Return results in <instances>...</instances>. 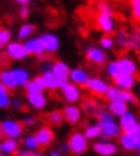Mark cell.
<instances>
[{"label": "cell", "mask_w": 140, "mask_h": 156, "mask_svg": "<svg viewBox=\"0 0 140 156\" xmlns=\"http://www.w3.org/2000/svg\"><path fill=\"white\" fill-rule=\"evenodd\" d=\"M67 143H69L70 153H73V155H76V156L84 155L90 147L89 140L84 137V135H83L82 130H75V132L70 133Z\"/></svg>", "instance_id": "cell-1"}, {"label": "cell", "mask_w": 140, "mask_h": 156, "mask_svg": "<svg viewBox=\"0 0 140 156\" xmlns=\"http://www.w3.org/2000/svg\"><path fill=\"white\" fill-rule=\"evenodd\" d=\"M104 98L107 99V102H124L127 105L137 103V96L133 92H130V90H121L113 85H110Z\"/></svg>", "instance_id": "cell-2"}, {"label": "cell", "mask_w": 140, "mask_h": 156, "mask_svg": "<svg viewBox=\"0 0 140 156\" xmlns=\"http://www.w3.org/2000/svg\"><path fill=\"white\" fill-rule=\"evenodd\" d=\"M60 93L63 96V99L67 105H77L80 100L83 99V92L82 87L73 85L72 82H61L60 83Z\"/></svg>", "instance_id": "cell-3"}, {"label": "cell", "mask_w": 140, "mask_h": 156, "mask_svg": "<svg viewBox=\"0 0 140 156\" xmlns=\"http://www.w3.org/2000/svg\"><path fill=\"white\" fill-rule=\"evenodd\" d=\"M119 126H120L121 132L123 133H129V135H135L137 136L140 133V122L137 116L133 112H126V113L119 118Z\"/></svg>", "instance_id": "cell-4"}, {"label": "cell", "mask_w": 140, "mask_h": 156, "mask_svg": "<svg viewBox=\"0 0 140 156\" xmlns=\"http://www.w3.org/2000/svg\"><path fill=\"white\" fill-rule=\"evenodd\" d=\"M114 46L120 48L121 50H131V52H140V44L135 40L131 33L126 32L124 29H120L116 32Z\"/></svg>", "instance_id": "cell-5"}, {"label": "cell", "mask_w": 140, "mask_h": 156, "mask_svg": "<svg viewBox=\"0 0 140 156\" xmlns=\"http://www.w3.org/2000/svg\"><path fill=\"white\" fill-rule=\"evenodd\" d=\"M23 44L29 56H36V59H39L40 62L46 60L47 55L44 52V46H43L40 36H33V37L27 39L26 42H23Z\"/></svg>", "instance_id": "cell-6"}, {"label": "cell", "mask_w": 140, "mask_h": 156, "mask_svg": "<svg viewBox=\"0 0 140 156\" xmlns=\"http://www.w3.org/2000/svg\"><path fill=\"white\" fill-rule=\"evenodd\" d=\"M83 87H86L92 95L97 96V98H104L107 89L110 87V83H109L106 79H103V77H99V76H90L89 80L86 82V85H84Z\"/></svg>", "instance_id": "cell-7"}, {"label": "cell", "mask_w": 140, "mask_h": 156, "mask_svg": "<svg viewBox=\"0 0 140 156\" xmlns=\"http://www.w3.org/2000/svg\"><path fill=\"white\" fill-rule=\"evenodd\" d=\"M0 126L3 129L6 137L19 140L20 137L23 136V132H24L23 125L19 120H16V119H5V120L0 122Z\"/></svg>", "instance_id": "cell-8"}, {"label": "cell", "mask_w": 140, "mask_h": 156, "mask_svg": "<svg viewBox=\"0 0 140 156\" xmlns=\"http://www.w3.org/2000/svg\"><path fill=\"white\" fill-rule=\"evenodd\" d=\"M61 115H63L65 123L70 125V126H75V125L80 123L83 119V112L77 105H66L65 108L61 109Z\"/></svg>", "instance_id": "cell-9"}, {"label": "cell", "mask_w": 140, "mask_h": 156, "mask_svg": "<svg viewBox=\"0 0 140 156\" xmlns=\"http://www.w3.org/2000/svg\"><path fill=\"white\" fill-rule=\"evenodd\" d=\"M119 151V145L113 140H103L97 139L93 142V152L99 156H114Z\"/></svg>", "instance_id": "cell-10"}, {"label": "cell", "mask_w": 140, "mask_h": 156, "mask_svg": "<svg viewBox=\"0 0 140 156\" xmlns=\"http://www.w3.org/2000/svg\"><path fill=\"white\" fill-rule=\"evenodd\" d=\"M84 56L87 62H90L92 65H96V66H104L107 63V55L99 46H89L84 52Z\"/></svg>", "instance_id": "cell-11"}, {"label": "cell", "mask_w": 140, "mask_h": 156, "mask_svg": "<svg viewBox=\"0 0 140 156\" xmlns=\"http://www.w3.org/2000/svg\"><path fill=\"white\" fill-rule=\"evenodd\" d=\"M5 53L9 56L10 60L22 62L29 56L26 49H24L23 42H10L5 48Z\"/></svg>", "instance_id": "cell-12"}, {"label": "cell", "mask_w": 140, "mask_h": 156, "mask_svg": "<svg viewBox=\"0 0 140 156\" xmlns=\"http://www.w3.org/2000/svg\"><path fill=\"white\" fill-rule=\"evenodd\" d=\"M34 137H36V140L39 143V147H49L54 142L56 135H54V130L50 126H40L34 132Z\"/></svg>", "instance_id": "cell-13"}, {"label": "cell", "mask_w": 140, "mask_h": 156, "mask_svg": "<svg viewBox=\"0 0 140 156\" xmlns=\"http://www.w3.org/2000/svg\"><path fill=\"white\" fill-rule=\"evenodd\" d=\"M40 39H42V42H43L46 55L53 56V55H56L59 52V49H60V39H59L57 34L47 32V33L40 34Z\"/></svg>", "instance_id": "cell-14"}, {"label": "cell", "mask_w": 140, "mask_h": 156, "mask_svg": "<svg viewBox=\"0 0 140 156\" xmlns=\"http://www.w3.org/2000/svg\"><path fill=\"white\" fill-rule=\"evenodd\" d=\"M99 126H100V129H102L100 139H103V140H113V139H117V137L123 133L121 132V129H120V126H119V123H117L116 120L103 123V125H99Z\"/></svg>", "instance_id": "cell-15"}, {"label": "cell", "mask_w": 140, "mask_h": 156, "mask_svg": "<svg viewBox=\"0 0 140 156\" xmlns=\"http://www.w3.org/2000/svg\"><path fill=\"white\" fill-rule=\"evenodd\" d=\"M80 102H82V106H80L82 112H83V115H87V116H96V115L103 109L100 102H99L97 99H94L93 96H90V98H83Z\"/></svg>", "instance_id": "cell-16"}, {"label": "cell", "mask_w": 140, "mask_h": 156, "mask_svg": "<svg viewBox=\"0 0 140 156\" xmlns=\"http://www.w3.org/2000/svg\"><path fill=\"white\" fill-rule=\"evenodd\" d=\"M97 27L100 29V32H103L104 34H112L116 30V22L113 16L109 14H97V19H96Z\"/></svg>", "instance_id": "cell-17"}, {"label": "cell", "mask_w": 140, "mask_h": 156, "mask_svg": "<svg viewBox=\"0 0 140 156\" xmlns=\"http://www.w3.org/2000/svg\"><path fill=\"white\" fill-rule=\"evenodd\" d=\"M116 62H117V66L120 69L121 75L136 76V73H137V63L130 56H120Z\"/></svg>", "instance_id": "cell-18"}, {"label": "cell", "mask_w": 140, "mask_h": 156, "mask_svg": "<svg viewBox=\"0 0 140 156\" xmlns=\"http://www.w3.org/2000/svg\"><path fill=\"white\" fill-rule=\"evenodd\" d=\"M26 100L29 106L37 112L44 110L47 106V98L44 93H26Z\"/></svg>", "instance_id": "cell-19"}, {"label": "cell", "mask_w": 140, "mask_h": 156, "mask_svg": "<svg viewBox=\"0 0 140 156\" xmlns=\"http://www.w3.org/2000/svg\"><path fill=\"white\" fill-rule=\"evenodd\" d=\"M70 66L63 60H56L53 62L51 65V73L56 76L60 82H67L69 80V75H70Z\"/></svg>", "instance_id": "cell-20"}, {"label": "cell", "mask_w": 140, "mask_h": 156, "mask_svg": "<svg viewBox=\"0 0 140 156\" xmlns=\"http://www.w3.org/2000/svg\"><path fill=\"white\" fill-rule=\"evenodd\" d=\"M90 77V73L84 67H75L70 70V75H69V82H72L73 85L76 86H84L86 82L89 80Z\"/></svg>", "instance_id": "cell-21"}, {"label": "cell", "mask_w": 140, "mask_h": 156, "mask_svg": "<svg viewBox=\"0 0 140 156\" xmlns=\"http://www.w3.org/2000/svg\"><path fill=\"white\" fill-rule=\"evenodd\" d=\"M20 149V142L16 139H10V137H5L0 140V153L9 156V155H17V152Z\"/></svg>", "instance_id": "cell-22"}, {"label": "cell", "mask_w": 140, "mask_h": 156, "mask_svg": "<svg viewBox=\"0 0 140 156\" xmlns=\"http://www.w3.org/2000/svg\"><path fill=\"white\" fill-rule=\"evenodd\" d=\"M137 80H136V76L131 75H120L117 76L116 79H113V86H116L121 90H133V87L136 86Z\"/></svg>", "instance_id": "cell-23"}, {"label": "cell", "mask_w": 140, "mask_h": 156, "mask_svg": "<svg viewBox=\"0 0 140 156\" xmlns=\"http://www.w3.org/2000/svg\"><path fill=\"white\" fill-rule=\"evenodd\" d=\"M10 72H12V76H13L14 83H16L17 87H23V86L32 79L30 72H29L27 69H24V67H12Z\"/></svg>", "instance_id": "cell-24"}, {"label": "cell", "mask_w": 140, "mask_h": 156, "mask_svg": "<svg viewBox=\"0 0 140 156\" xmlns=\"http://www.w3.org/2000/svg\"><path fill=\"white\" fill-rule=\"evenodd\" d=\"M40 77H42L43 85H44V89H46V90H50V92H59L61 82L59 80V79H57L53 73H51V70L42 73V75H40Z\"/></svg>", "instance_id": "cell-25"}, {"label": "cell", "mask_w": 140, "mask_h": 156, "mask_svg": "<svg viewBox=\"0 0 140 156\" xmlns=\"http://www.w3.org/2000/svg\"><path fill=\"white\" fill-rule=\"evenodd\" d=\"M23 87H24V90H26V93H44V92H46L44 85H43V80H42L40 76L32 77Z\"/></svg>", "instance_id": "cell-26"}, {"label": "cell", "mask_w": 140, "mask_h": 156, "mask_svg": "<svg viewBox=\"0 0 140 156\" xmlns=\"http://www.w3.org/2000/svg\"><path fill=\"white\" fill-rule=\"evenodd\" d=\"M117 139H119V145H120L121 149H124V151H127V152H133L137 149V147H136V136L135 135L121 133Z\"/></svg>", "instance_id": "cell-27"}, {"label": "cell", "mask_w": 140, "mask_h": 156, "mask_svg": "<svg viewBox=\"0 0 140 156\" xmlns=\"http://www.w3.org/2000/svg\"><path fill=\"white\" fill-rule=\"evenodd\" d=\"M114 118H120L123 115L129 112V105L124 102H109L107 108H106Z\"/></svg>", "instance_id": "cell-28"}, {"label": "cell", "mask_w": 140, "mask_h": 156, "mask_svg": "<svg viewBox=\"0 0 140 156\" xmlns=\"http://www.w3.org/2000/svg\"><path fill=\"white\" fill-rule=\"evenodd\" d=\"M36 32V26L32 23H23L17 30V39L19 42H26L27 39L33 37V34Z\"/></svg>", "instance_id": "cell-29"}, {"label": "cell", "mask_w": 140, "mask_h": 156, "mask_svg": "<svg viewBox=\"0 0 140 156\" xmlns=\"http://www.w3.org/2000/svg\"><path fill=\"white\" fill-rule=\"evenodd\" d=\"M0 83L5 86L9 92L10 90L17 89V86L14 83V79H13V76H12L10 69H2V70H0Z\"/></svg>", "instance_id": "cell-30"}, {"label": "cell", "mask_w": 140, "mask_h": 156, "mask_svg": "<svg viewBox=\"0 0 140 156\" xmlns=\"http://www.w3.org/2000/svg\"><path fill=\"white\" fill-rule=\"evenodd\" d=\"M83 135L84 137L87 139V140H97V139H100V135H102V129H100V126H99L97 123H90V125H87L86 128L83 129Z\"/></svg>", "instance_id": "cell-31"}, {"label": "cell", "mask_w": 140, "mask_h": 156, "mask_svg": "<svg viewBox=\"0 0 140 156\" xmlns=\"http://www.w3.org/2000/svg\"><path fill=\"white\" fill-rule=\"evenodd\" d=\"M20 146L26 149V151H39V143L36 140L34 135H26V136H22V143Z\"/></svg>", "instance_id": "cell-32"}, {"label": "cell", "mask_w": 140, "mask_h": 156, "mask_svg": "<svg viewBox=\"0 0 140 156\" xmlns=\"http://www.w3.org/2000/svg\"><path fill=\"white\" fill-rule=\"evenodd\" d=\"M46 119H47V122H49V125H51V126H61L65 123L61 110H51V112L47 113Z\"/></svg>", "instance_id": "cell-33"}, {"label": "cell", "mask_w": 140, "mask_h": 156, "mask_svg": "<svg viewBox=\"0 0 140 156\" xmlns=\"http://www.w3.org/2000/svg\"><path fill=\"white\" fill-rule=\"evenodd\" d=\"M10 42H12V30L7 27H0V50H5Z\"/></svg>", "instance_id": "cell-34"}, {"label": "cell", "mask_w": 140, "mask_h": 156, "mask_svg": "<svg viewBox=\"0 0 140 156\" xmlns=\"http://www.w3.org/2000/svg\"><path fill=\"white\" fill-rule=\"evenodd\" d=\"M106 73H107V76L110 77V79H116L117 76H120V69H119V66H117V62L116 60H110L106 63Z\"/></svg>", "instance_id": "cell-35"}, {"label": "cell", "mask_w": 140, "mask_h": 156, "mask_svg": "<svg viewBox=\"0 0 140 156\" xmlns=\"http://www.w3.org/2000/svg\"><path fill=\"white\" fill-rule=\"evenodd\" d=\"M96 119H97V122L99 125H103V123H107V122H113V120H116V118L113 116L110 112H109L106 108H103L100 112H99L97 115H96Z\"/></svg>", "instance_id": "cell-36"}, {"label": "cell", "mask_w": 140, "mask_h": 156, "mask_svg": "<svg viewBox=\"0 0 140 156\" xmlns=\"http://www.w3.org/2000/svg\"><path fill=\"white\" fill-rule=\"evenodd\" d=\"M100 49H103L104 52L106 50H112L114 48V37H113L112 34H103L102 37H100Z\"/></svg>", "instance_id": "cell-37"}, {"label": "cell", "mask_w": 140, "mask_h": 156, "mask_svg": "<svg viewBox=\"0 0 140 156\" xmlns=\"http://www.w3.org/2000/svg\"><path fill=\"white\" fill-rule=\"evenodd\" d=\"M20 123L23 125V128H33V126H36L39 123V119L34 115H24Z\"/></svg>", "instance_id": "cell-38"}, {"label": "cell", "mask_w": 140, "mask_h": 156, "mask_svg": "<svg viewBox=\"0 0 140 156\" xmlns=\"http://www.w3.org/2000/svg\"><path fill=\"white\" fill-rule=\"evenodd\" d=\"M97 12L100 14H109V16H113V9L110 7V5H109L107 2H104V0H100V2H97Z\"/></svg>", "instance_id": "cell-39"}, {"label": "cell", "mask_w": 140, "mask_h": 156, "mask_svg": "<svg viewBox=\"0 0 140 156\" xmlns=\"http://www.w3.org/2000/svg\"><path fill=\"white\" fill-rule=\"evenodd\" d=\"M130 10H131L133 20L140 23V3L137 0H130Z\"/></svg>", "instance_id": "cell-40"}, {"label": "cell", "mask_w": 140, "mask_h": 156, "mask_svg": "<svg viewBox=\"0 0 140 156\" xmlns=\"http://www.w3.org/2000/svg\"><path fill=\"white\" fill-rule=\"evenodd\" d=\"M12 105V96L7 95H0V109H9Z\"/></svg>", "instance_id": "cell-41"}, {"label": "cell", "mask_w": 140, "mask_h": 156, "mask_svg": "<svg viewBox=\"0 0 140 156\" xmlns=\"http://www.w3.org/2000/svg\"><path fill=\"white\" fill-rule=\"evenodd\" d=\"M17 156H46L40 151H26V149H19Z\"/></svg>", "instance_id": "cell-42"}, {"label": "cell", "mask_w": 140, "mask_h": 156, "mask_svg": "<svg viewBox=\"0 0 140 156\" xmlns=\"http://www.w3.org/2000/svg\"><path fill=\"white\" fill-rule=\"evenodd\" d=\"M10 106H13L14 110H22L24 108V102L20 98H12V105Z\"/></svg>", "instance_id": "cell-43"}, {"label": "cell", "mask_w": 140, "mask_h": 156, "mask_svg": "<svg viewBox=\"0 0 140 156\" xmlns=\"http://www.w3.org/2000/svg\"><path fill=\"white\" fill-rule=\"evenodd\" d=\"M30 16V6H20V10H19V17L20 19H27Z\"/></svg>", "instance_id": "cell-44"}, {"label": "cell", "mask_w": 140, "mask_h": 156, "mask_svg": "<svg viewBox=\"0 0 140 156\" xmlns=\"http://www.w3.org/2000/svg\"><path fill=\"white\" fill-rule=\"evenodd\" d=\"M10 62L12 60H10L9 56H7V55L5 53V50H3V52L0 53V66L5 67V69H7V66L10 65Z\"/></svg>", "instance_id": "cell-45"}, {"label": "cell", "mask_w": 140, "mask_h": 156, "mask_svg": "<svg viewBox=\"0 0 140 156\" xmlns=\"http://www.w3.org/2000/svg\"><path fill=\"white\" fill-rule=\"evenodd\" d=\"M51 65H53V62L43 60L42 65H40V70H42V73H44V72H50L51 70Z\"/></svg>", "instance_id": "cell-46"}, {"label": "cell", "mask_w": 140, "mask_h": 156, "mask_svg": "<svg viewBox=\"0 0 140 156\" xmlns=\"http://www.w3.org/2000/svg\"><path fill=\"white\" fill-rule=\"evenodd\" d=\"M59 151H60V153H61V155H63V153H70L69 143H67V142H63V143H60V146H59Z\"/></svg>", "instance_id": "cell-47"}, {"label": "cell", "mask_w": 140, "mask_h": 156, "mask_svg": "<svg viewBox=\"0 0 140 156\" xmlns=\"http://www.w3.org/2000/svg\"><path fill=\"white\" fill-rule=\"evenodd\" d=\"M131 36L135 37V40L140 44V27H136L135 30H133V33H131Z\"/></svg>", "instance_id": "cell-48"}, {"label": "cell", "mask_w": 140, "mask_h": 156, "mask_svg": "<svg viewBox=\"0 0 140 156\" xmlns=\"http://www.w3.org/2000/svg\"><path fill=\"white\" fill-rule=\"evenodd\" d=\"M47 156H63L60 153V151H59V149H51L50 152H49V155Z\"/></svg>", "instance_id": "cell-49"}, {"label": "cell", "mask_w": 140, "mask_h": 156, "mask_svg": "<svg viewBox=\"0 0 140 156\" xmlns=\"http://www.w3.org/2000/svg\"><path fill=\"white\" fill-rule=\"evenodd\" d=\"M17 5H20V6H27V5H30V2L32 0H14Z\"/></svg>", "instance_id": "cell-50"}, {"label": "cell", "mask_w": 140, "mask_h": 156, "mask_svg": "<svg viewBox=\"0 0 140 156\" xmlns=\"http://www.w3.org/2000/svg\"><path fill=\"white\" fill-rule=\"evenodd\" d=\"M7 93H9V90H7L5 86L0 83V95H7Z\"/></svg>", "instance_id": "cell-51"}, {"label": "cell", "mask_w": 140, "mask_h": 156, "mask_svg": "<svg viewBox=\"0 0 140 156\" xmlns=\"http://www.w3.org/2000/svg\"><path fill=\"white\" fill-rule=\"evenodd\" d=\"M136 147H137V149H140V133L136 136ZM137 149H136V151H137Z\"/></svg>", "instance_id": "cell-52"}, {"label": "cell", "mask_w": 140, "mask_h": 156, "mask_svg": "<svg viewBox=\"0 0 140 156\" xmlns=\"http://www.w3.org/2000/svg\"><path fill=\"white\" fill-rule=\"evenodd\" d=\"M5 132H3V129H2V126H0V140H2V139H5Z\"/></svg>", "instance_id": "cell-53"}, {"label": "cell", "mask_w": 140, "mask_h": 156, "mask_svg": "<svg viewBox=\"0 0 140 156\" xmlns=\"http://www.w3.org/2000/svg\"><path fill=\"white\" fill-rule=\"evenodd\" d=\"M137 156H140V149H137Z\"/></svg>", "instance_id": "cell-54"}, {"label": "cell", "mask_w": 140, "mask_h": 156, "mask_svg": "<svg viewBox=\"0 0 140 156\" xmlns=\"http://www.w3.org/2000/svg\"><path fill=\"white\" fill-rule=\"evenodd\" d=\"M139 93H140V83H139Z\"/></svg>", "instance_id": "cell-55"}, {"label": "cell", "mask_w": 140, "mask_h": 156, "mask_svg": "<svg viewBox=\"0 0 140 156\" xmlns=\"http://www.w3.org/2000/svg\"><path fill=\"white\" fill-rule=\"evenodd\" d=\"M0 156H6V155H3V153H0Z\"/></svg>", "instance_id": "cell-56"}, {"label": "cell", "mask_w": 140, "mask_h": 156, "mask_svg": "<svg viewBox=\"0 0 140 156\" xmlns=\"http://www.w3.org/2000/svg\"><path fill=\"white\" fill-rule=\"evenodd\" d=\"M137 2H139V3H140V0H137Z\"/></svg>", "instance_id": "cell-57"}]
</instances>
